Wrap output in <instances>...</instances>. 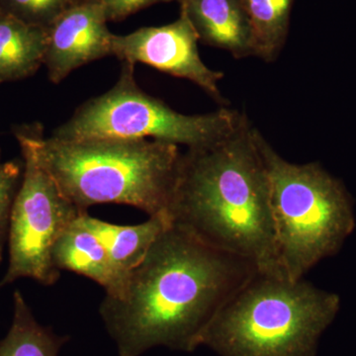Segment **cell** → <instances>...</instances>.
Wrapping results in <instances>:
<instances>
[{"instance_id": "11", "label": "cell", "mask_w": 356, "mask_h": 356, "mask_svg": "<svg viewBox=\"0 0 356 356\" xmlns=\"http://www.w3.org/2000/svg\"><path fill=\"white\" fill-rule=\"evenodd\" d=\"M79 217L58 238L54 264L60 271H72L95 281L104 288L106 296L120 298L127 281L117 273L104 245Z\"/></svg>"}, {"instance_id": "15", "label": "cell", "mask_w": 356, "mask_h": 356, "mask_svg": "<svg viewBox=\"0 0 356 356\" xmlns=\"http://www.w3.org/2000/svg\"><path fill=\"white\" fill-rule=\"evenodd\" d=\"M254 34L255 57L273 63L286 44L295 0H241Z\"/></svg>"}, {"instance_id": "9", "label": "cell", "mask_w": 356, "mask_h": 356, "mask_svg": "<svg viewBox=\"0 0 356 356\" xmlns=\"http://www.w3.org/2000/svg\"><path fill=\"white\" fill-rule=\"evenodd\" d=\"M99 0H79L47 29L44 65L53 83L79 69L112 56L113 33Z\"/></svg>"}, {"instance_id": "19", "label": "cell", "mask_w": 356, "mask_h": 356, "mask_svg": "<svg viewBox=\"0 0 356 356\" xmlns=\"http://www.w3.org/2000/svg\"><path fill=\"white\" fill-rule=\"evenodd\" d=\"M0 163H1V149H0Z\"/></svg>"}, {"instance_id": "7", "label": "cell", "mask_w": 356, "mask_h": 356, "mask_svg": "<svg viewBox=\"0 0 356 356\" xmlns=\"http://www.w3.org/2000/svg\"><path fill=\"white\" fill-rule=\"evenodd\" d=\"M24 163L19 191L9 219L8 266L0 287L29 278L44 286L56 284L60 271L53 261L58 238L77 218L86 214L65 197L42 165L32 124L14 128Z\"/></svg>"}, {"instance_id": "16", "label": "cell", "mask_w": 356, "mask_h": 356, "mask_svg": "<svg viewBox=\"0 0 356 356\" xmlns=\"http://www.w3.org/2000/svg\"><path fill=\"white\" fill-rule=\"evenodd\" d=\"M79 0H0V13L26 24L48 29L58 16Z\"/></svg>"}, {"instance_id": "2", "label": "cell", "mask_w": 356, "mask_h": 356, "mask_svg": "<svg viewBox=\"0 0 356 356\" xmlns=\"http://www.w3.org/2000/svg\"><path fill=\"white\" fill-rule=\"evenodd\" d=\"M257 130L243 113L238 127L216 144L186 149L168 213L175 224L259 273L285 277Z\"/></svg>"}, {"instance_id": "6", "label": "cell", "mask_w": 356, "mask_h": 356, "mask_svg": "<svg viewBox=\"0 0 356 356\" xmlns=\"http://www.w3.org/2000/svg\"><path fill=\"white\" fill-rule=\"evenodd\" d=\"M134 70L135 65L123 63L113 88L84 102L50 137L58 140L151 139L200 149L226 138L242 120L243 113L227 107L207 114L179 113L140 89Z\"/></svg>"}, {"instance_id": "12", "label": "cell", "mask_w": 356, "mask_h": 356, "mask_svg": "<svg viewBox=\"0 0 356 356\" xmlns=\"http://www.w3.org/2000/svg\"><path fill=\"white\" fill-rule=\"evenodd\" d=\"M79 221L99 238L114 268L126 281L131 271L146 257L156 238L172 224L168 212L133 226L111 224L91 217L88 213L81 215Z\"/></svg>"}, {"instance_id": "18", "label": "cell", "mask_w": 356, "mask_h": 356, "mask_svg": "<svg viewBox=\"0 0 356 356\" xmlns=\"http://www.w3.org/2000/svg\"><path fill=\"white\" fill-rule=\"evenodd\" d=\"M173 0H99L109 21H121L142 9Z\"/></svg>"}, {"instance_id": "1", "label": "cell", "mask_w": 356, "mask_h": 356, "mask_svg": "<svg viewBox=\"0 0 356 356\" xmlns=\"http://www.w3.org/2000/svg\"><path fill=\"white\" fill-rule=\"evenodd\" d=\"M255 271L172 222L129 274L122 297L105 295L100 317L119 356L154 348L192 353L217 312Z\"/></svg>"}, {"instance_id": "13", "label": "cell", "mask_w": 356, "mask_h": 356, "mask_svg": "<svg viewBox=\"0 0 356 356\" xmlns=\"http://www.w3.org/2000/svg\"><path fill=\"white\" fill-rule=\"evenodd\" d=\"M47 29L0 13V84L33 76L44 65Z\"/></svg>"}, {"instance_id": "5", "label": "cell", "mask_w": 356, "mask_h": 356, "mask_svg": "<svg viewBox=\"0 0 356 356\" xmlns=\"http://www.w3.org/2000/svg\"><path fill=\"white\" fill-rule=\"evenodd\" d=\"M270 191L278 261L283 275L303 280L336 254L355 228L353 199L318 163H290L257 130Z\"/></svg>"}, {"instance_id": "8", "label": "cell", "mask_w": 356, "mask_h": 356, "mask_svg": "<svg viewBox=\"0 0 356 356\" xmlns=\"http://www.w3.org/2000/svg\"><path fill=\"white\" fill-rule=\"evenodd\" d=\"M198 35L184 11L177 20L156 27H142L127 35H113L112 56L122 63L144 64L170 76L184 79L202 88L227 107L219 83L224 74L208 67L198 50Z\"/></svg>"}, {"instance_id": "10", "label": "cell", "mask_w": 356, "mask_h": 356, "mask_svg": "<svg viewBox=\"0 0 356 356\" xmlns=\"http://www.w3.org/2000/svg\"><path fill=\"white\" fill-rule=\"evenodd\" d=\"M199 41L235 58L255 57L252 26L241 0H177Z\"/></svg>"}, {"instance_id": "4", "label": "cell", "mask_w": 356, "mask_h": 356, "mask_svg": "<svg viewBox=\"0 0 356 356\" xmlns=\"http://www.w3.org/2000/svg\"><path fill=\"white\" fill-rule=\"evenodd\" d=\"M339 308L336 293L255 271L211 320L199 348L219 356H316Z\"/></svg>"}, {"instance_id": "17", "label": "cell", "mask_w": 356, "mask_h": 356, "mask_svg": "<svg viewBox=\"0 0 356 356\" xmlns=\"http://www.w3.org/2000/svg\"><path fill=\"white\" fill-rule=\"evenodd\" d=\"M24 163L22 159L0 163V264L3 261L4 248L7 245L9 219L23 177Z\"/></svg>"}, {"instance_id": "14", "label": "cell", "mask_w": 356, "mask_h": 356, "mask_svg": "<svg viewBox=\"0 0 356 356\" xmlns=\"http://www.w3.org/2000/svg\"><path fill=\"white\" fill-rule=\"evenodd\" d=\"M69 341V336L40 324L22 293H13V322L0 341V356H58Z\"/></svg>"}, {"instance_id": "3", "label": "cell", "mask_w": 356, "mask_h": 356, "mask_svg": "<svg viewBox=\"0 0 356 356\" xmlns=\"http://www.w3.org/2000/svg\"><path fill=\"white\" fill-rule=\"evenodd\" d=\"M32 127L42 165L79 209L115 203L149 217L168 212L182 156L177 145L151 139L58 140L44 138L40 124Z\"/></svg>"}]
</instances>
